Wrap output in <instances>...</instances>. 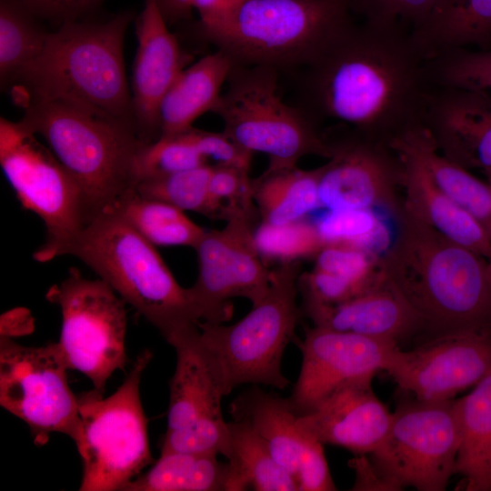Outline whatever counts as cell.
<instances>
[{
	"instance_id": "cell-44",
	"label": "cell",
	"mask_w": 491,
	"mask_h": 491,
	"mask_svg": "<svg viewBox=\"0 0 491 491\" xmlns=\"http://www.w3.org/2000/svg\"><path fill=\"white\" fill-rule=\"evenodd\" d=\"M35 330V318L25 307H15L3 313L0 316V337L10 338L25 336Z\"/></svg>"
},
{
	"instance_id": "cell-23",
	"label": "cell",
	"mask_w": 491,
	"mask_h": 491,
	"mask_svg": "<svg viewBox=\"0 0 491 491\" xmlns=\"http://www.w3.org/2000/svg\"><path fill=\"white\" fill-rule=\"evenodd\" d=\"M400 161L399 183L406 193L403 209L446 237L491 257V238L484 227L447 196L412 155L395 152Z\"/></svg>"
},
{
	"instance_id": "cell-34",
	"label": "cell",
	"mask_w": 491,
	"mask_h": 491,
	"mask_svg": "<svg viewBox=\"0 0 491 491\" xmlns=\"http://www.w3.org/2000/svg\"><path fill=\"white\" fill-rule=\"evenodd\" d=\"M316 225L325 246H347L378 256L392 245L387 225L372 209L328 210Z\"/></svg>"
},
{
	"instance_id": "cell-18",
	"label": "cell",
	"mask_w": 491,
	"mask_h": 491,
	"mask_svg": "<svg viewBox=\"0 0 491 491\" xmlns=\"http://www.w3.org/2000/svg\"><path fill=\"white\" fill-rule=\"evenodd\" d=\"M135 25L138 46L132 75L133 112L141 139L149 144L160 136L162 99L193 56L169 31L157 0H145Z\"/></svg>"
},
{
	"instance_id": "cell-12",
	"label": "cell",
	"mask_w": 491,
	"mask_h": 491,
	"mask_svg": "<svg viewBox=\"0 0 491 491\" xmlns=\"http://www.w3.org/2000/svg\"><path fill=\"white\" fill-rule=\"evenodd\" d=\"M45 298L61 311L57 344L68 369L84 374L103 395L109 377L126 363L125 301L103 279L85 278L75 267Z\"/></svg>"
},
{
	"instance_id": "cell-37",
	"label": "cell",
	"mask_w": 491,
	"mask_h": 491,
	"mask_svg": "<svg viewBox=\"0 0 491 491\" xmlns=\"http://www.w3.org/2000/svg\"><path fill=\"white\" fill-rule=\"evenodd\" d=\"M255 242L263 259L280 263L316 256L325 246L316 225L303 219L282 225L261 223L255 231Z\"/></svg>"
},
{
	"instance_id": "cell-42",
	"label": "cell",
	"mask_w": 491,
	"mask_h": 491,
	"mask_svg": "<svg viewBox=\"0 0 491 491\" xmlns=\"http://www.w3.org/2000/svg\"><path fill=\"white\" fill-rule=\"evenodd\" d=\"M186 132L206 162L207 159H212L215 162V165H227L249 171L254 153L235 143L224 131L217 133L191 127Z\"/></svg>"
},
{
	"instance_id": "cell-21",
	"label": "cell",
	"mask_w": 491,
	"mask_h": 491,
	"mask_svg": "<svg viewBox=\"0 0 491 491\" xmlns=\"http://www.w3.org/2000/svg\"><path fill=\"white\" fill-rule=\"evenodd\" d=\"M302 314L315 326L400 342L426 326L394 284L386 278L373 289L336 305L302 303Z\"/></svg>"
},
{
	"instance_id": "cell-41",
	"label": "cell",
	"mask_w": 491,
	"mask_h": 491,
	"mask_svg": "<svg viewBox=\"0 0 491 491\" xmlns=\"http://www.w3.org/2000/svg\"><path fill=\"white\" fill-rule=\"evenodd\" d=\"M441 0H352L353 14L363 21L396 26L411 32L421 25Z\"/></svg>"
},
{
	"instance_id": "cell-31",
	"label": "cell",
	"mask_w": 491,
	"mask_h": 491,
	"mask_svg": "<svg viewBox=\"0 0 491 491\" xmlns=\"http://www.w3.org/2000/svg\"><path fill=\"white\" fill-rule=\"evenodd\" d=\"M235 491H298L294 477L275 459L268 446L246 421L228 422Z\"/></svg>"
},
{
	"instance_id": "cell-38",
	"label": "cell",
	"mask_w": 491,
	"mask_h": 491,
	"mask_svg": "<svg viewBox=\"0 0 491 491\" xmlns=\"http://www.w3.org/2000/svg\"><path fill=\"white\" fill-rule=\"evenodd\" d=\"M248 172L227 165H213L208 185V216L230 220L254 215L255 202Z\"/></svg>"
},
{
	"instance_id": "cell-28",
	"label": "cell",
	"mask_w": 491,
	"mask_h": 491,
	"mask_svg": "<svg viewBox=\"0 0 491 491\" xmlns=\"http://www.w3.org/2000/svg\"><path fill=\"white\" fill-rule=\"evenodd\" d=\"M460 443L455 475L466 491H491V371L456 399Z\"/></svg>"
},
{
	"instance_id": "cell-5",
	"label": "cell",
	"mask_w": 491,
	"mask_h": 491,
	"mask_svg": "<svg viewBox=\"0 0 491 491\" xmlns=\"http://www.w3.org/2000/svg\"><path fill=\"white\" fill-rule=\"evenodd\" d=\"M352 0H246L233 12L195 26L234 65L296 73L354 21Z\"/></svg>"
},
{
	"instance_id": "cell-26",
	"label": "cell",
	"mask_w": 491,
	"mask_h": 491,
	"mask_svg": "<svg viewBox=\"0 0 491 491\" xmlns=\"http://www.w3.org/2000/svg\"><path fill=\"white\" fill-rule=\"evenodd\" d=\"M233 65L227 55L215 50L185 67L161 101L160 136L185 132L199 116L212 112Z\"/></svg>"
},
{
	"instance_id": "cell-8",
	"label": "cell",
	"mask_w": 491,
	"mask_h": 491,
	"mask_svg": "<svg viewBox=\"0 0 491 491\" xmlns=\"http://www.w3.org/2000/svg\"><path fill=\"white\" fill-rule=\"evenodd\" d=\"M153 354L145 349L123 384L109 396L95 389L78 398L80 426L74 440L83 465L80 491L121 490L151 464L142 375Z\"/></svg>"
},
{
	"instance_id": "cell-13",
	"label": "cell",
	"mask_w": 491,
	"mask_h": 491,
	"mask_svg": "<svg viewBox=\"0 0 491 491\" xmlns=\"http://www.w3.org/2000/svg\"><path fill=\"white\" fill-rule=\"evenodd\" d=\"M67 370L57 342L26 346L0 337V405L29 426L36 446L45 445L52 433L73 440L78 435V398Z\"/></svg>"
},
{
	"instance_id": "cell-4",
	"label": "cell",
	"mask_w": 491,
	"mask_h": 491,
	"mask_svg": "<svg viewBox=\"0 0 491 491\" xmlns=\"http://www.w3.org/2000/svg\"><path fill=\"white\" fill-rule=\"evenodd\" d=\"M65 255L88 266L171 346L199 329L187 288L176 282L155 246L115 209L94 215Z\"/></svg>"
},
{
	"instance_id": "cell-33",
	"label": "cell",
	"mask_w": 491,
	"mask_h": 491,
	"mask_svg": "<svg viewBox=\"0 0 491 491\" xmlns=\"http://www.w3.org/2000/svg\"><path fill=\"white\" fill-rule=\"evenodd\" d=\"M21 0H0V83L9 88L42 52L47 34Z\"/></svg>"
},
{
	"instance_id": "cell-25",
	"label": "cell",
	"mask_w": 491,
	"mask_h": 491,
	"mask_svg": "<svg viewBox=\"0 0 491 491\" xmlns=\"http://www.w3.org/2000/svg\"><path fill=\"white\" fill-rule=\"evenodd\" d=\"M388 146L394 152L406 153L415 157L435 184L471 215L491 238V186L442 155L423 124L397 135Z\"/></svg>"
},
{
	"instance_id": "cell-3",
	"label": "cell",
	"mask_w": 491,
	"mask_h": 491,
	"mask_svg": "<svg viewBox=\"0 0 491 491\" xmlns=\"http://www.w3.org/2000/svg\"><path fill=\"white\" fill-rule=\"evenodd\" d=\"M399 216L383 268L426 329L436 335L491 324L487 259L403 208Z\"/></svg>"
},
{
	"instance_id": "cell-46",
	"label": "cell",
	"mask_w": 491,
	"mask_h": 491,
	"mask_svg": "<svg viewBox=\"0 0 491 491\" xmlns=\"http://www.w3.org/2000/svg\"><path fill=\"white\" fill-rule=\"evenodd\" d=\"M193 0H157L159 9L167 25L189 20L192 16Z\"/></svg>"
},
{
	"instance_id": "cell-19",
	"label": "cell",
	"mask_w": 491,
	"mask_h": 491,
	"mask_svg": "<svg viewBox=\"0 0 491 491\" xmlns=\"http://www.w3.org/2000/svg\"><path fill=\"white\" fill-rule=\"evenodd\" d=\"M372 380L366 377L336 388L298 415V426L323 445L369 455L386 436L393 416L376 396Z\"/></svg>"
},
{
	"instance_id": "cell-30",
	"label": "cell",
	"mask_w": 491,
	"mask_h": 491,
	"mask_svg": "<svg viewBox=\"0 0 491 491\" xmlns=\"http://www.w3.org/2000/svg\"><path fill=\"white\" fill-rule=\"evenodd\" d=\"M251 185L262 224H290L321 207L316 168L267 167L261 175L251 179Z\"/></svg>"
},
{
	"instance_id": "cell-15",
	"label": "cell",
	"mask_w": 491,
	"mask_h": 491,
	"mask_svg": "<svg viewBox=\"0 0 491 491\" xmlns=\"http://www.w3.org/2000/svg\"><path fill=\"white\" fill-rule=\"evenodd\" d=\"M385 371L416 399H454L491 371V324L433 335L410 350L397 346Z\"/></svg>"
},
{
	"instance_id": "cell-2",
	"label": "cell",
	"mask_w": 491,
	"mask_h": 491,
	"mask_svg": "<svg viewBox=\"0 0 491 491\" xmlns=\"http://www.w3.org/2000/svg\"><path fill=\"white\" fill-rule=\"evenodd\" d=\"M21 121L42 136L79 185L90 219L110 209L138 182L137 159L145 143L134 123L82 104L11 87Z\"/></svg>"
},
{
	"instance_id": "cell-14",
	"label": "cell",
	"mask_w": 491,
	"mask_h": 491,
	"mask_svg": "<svg viewBox=\"0 0 491 491\" xmlns=\"http://www.w3.org/2000/svg\"><path fill=\"white\" fill-rule=\"evenodd\" d=\"M253 219L238 216L221 230H205L195 247L198 276L187 292L200 321L222 324L232 316L230 299L245 297L255 306L267 294L271 270L256 247Z\"/></svg>"
},
{
	"instance_id": "cell-11",
	"label": "cell",
	"mask_w": 491,
	"mask_h": 491,
	"mask_svg": "<svg viewBox=\"0 0 491 491\" xmlns=\"http://www.w3.org/2000/svg\"><path fill=\"white\" fill-rule=\"evenodd\" d=\"M460 443L456 399L399 404L388 431L370 453L386 490L413 487L444 491L453 475Z\"/></svg>"
},
{
	"instance_id": "cell-39",
	"label": "cell",
	"mask_w": 491,
	"mask_h": 491,
	"mask_svg": "<svg viewBox=\"0 0 491 491\" xmlns=\"http://www.w3.org/2000/svg\"><path fill=\"white\" fill-rule=\"evenodd\" d=\"M208 165L199 154L187 132L159 136L145 144L137 159L138 181L145 177L164 175ZM138 183V182H137Z\"/></svg>"
},
{
	"instance_id": "cell-47",
	"label": "cell",
	"mask_w": 491,
	"mask_h": 491,
	"mask_svg": "<svg viewBox=\"0 0 491 491\" xmlns=\"http://www.w3.org/2000/svg\"><path fill=\"white\" fill-rule=\"evenodd\" d=\"M487 276H488L490 299H491V257L487 259ZM490 323H491V311H490Z\"/></svg>"
},
{
	"instance_id": "cell-17",
	"label": "cell",
	"mask_w": 491,
	"mask_h": 491,
	"mask_svg": "<svg viewBox=\"0 0 491 491\" xmlns=\"http://www.w3.org/2000/svg\"><path fill=\"white\" fill-rule=\"evenodd\" d=\"M302 352L298 379L289 400L298 415L347 383L384 370L398 346L386 340L315 326L297 341Z\"/></svg>"
},
{
	"instance_id": "cell-40",
	"label": "cell",
	"mask_w": 491,
	"mask_h": 491,
	"mask_svg": "<svg viewBox=\"0 0 491 491\" xmlns=\"http://www.w3.org/2000/svg\"><path fill=\"white\" fill-rule=\"evenodd\" d=\"M172 452L223 455L228 459L231 454L228 422L225 419L203 421L166 430L161 443V454Z\"/></svg>"
},
{
	"instance_id": "cell-1",
	"label": "cell",
	"mask_w": 491,
	"mask_h": 491,
	"mask_svg": "<svg viewBox=\"0 0 491 491\" xmlns=\"http://www.w3.org/2000/svg\"><path fill=\"white\" fill-rule=\"evenodd\" d=\"M409 33L354 20L297 71L296 106L387 145L422 124L431 85Z\"/></svg>"
},
{
	"instance_id": "cell-45",
	"label": "cell",
	"mask_w": 491,
	"mask_h": 491,
	"mask_svg": "<svg viewBox=\"0 0 491 491\" xmlns=\"http://www.w3.org/2000/svg\"><path fill=\"white\" fill-rule=\"evenodd\" d=\"M246 0H193V8L199 14V24L213 23L233 12Z\"/></svg>"
},
{
	"instance_id": "cell-24",
	"label": "cell",
	"mask_w": 491,
	"mask_h": 491,
	"mask_svg": "<svg viewBox=\"0 0 491 491\" xmlns=\"http://www.w3.org/2000/svg\"><path fill=\"white\" fill-rule=\"evenodd\" d=\"M229 412L234 420L251 425L296 481L306 456L322 444L298 426V413L289 398L268 394L257 385L240 394L230 405Z\"/></svg>"
},
{
	"instance_id": "cell-20",
	"label": "cell",
	"mask_w": 491,
	"mask_h": 491,
	"mask_svg": "<svg viewBox=\"0 0 491 491\" xmlns=\"http://www.w3.org/2000/svg\"><path fill=\"white\" fill-rule=\"evenodd\" d=\"M422 124L446 157L491 173V95L431 86Z\"/></svg>"
},
{
	"instance_id": "cell-16",
	"label": "cell",
	"mask_w": 491,
	"mask_h": 491,
	"mask_svg": "<svg viewBox=\"0 0 491 491\" xmlns=\"http://www.w3.org/2000/svg\"><path fill=\"white\" fill-rule=\"evenodd\" d=\"M343 126V135L323 133L331 155L316 168L320 206L345 210L386 205L396 210L395 185L401 167L397 155L393 150L390 154L387 145Z\"/></svg>"
},
{
	"instance_id": "cell-32",
	"label": "cell",
	"mask_w": 491,
	"mask_h": 491,
	"mask_svg": "<svg viewBox=\"0 0 491 491\" xmlns=\"http://www.w3.org/2000/svg\"><path fill=\"white\" fill-rule=\"evenodd\" d=\"M112 208L154 246L195 248L205 232L183 210L162 201L145 198L135 190L122 197Z\"/></svg>"
},
{
	"instance_id": "cell-48",
	"label": "cell",
	"mask_w": 491,
	"mask_h": 491,
	"mask_svg": "<svg viewBox=\"0 0 491 491\" xmlns=\"http://www.w3.org/2000/svg\"><path fill=\"white\" fill-rule=\"evenodd\" d=\"M486 178H487V183L491 186V173L486 174Z\"/></svg>"
},
{
	"instance_id": "cell-29",
	"label": "cell",
	"mask_w": 491,
	"mask_h": 491,
	"mask_svg": "<svg viewBox=\"0 0 491 491\" xmlns=\"http://www.w3.org/2000/svg\"><path fill=\"white\" fill-rule=\"evenodd\" d=\"M235 491L233 469L217 455L188 452L161 454L145 474L122 491Z\"/></svg>"
},
{
	"instance_id": "cell-7",
	"label": "cell",
	"mask_w": 491,
	"mask_h": 491,
	"mask_svg": "<svg viewBox=\"0 0 491 491\" xmlns=\"http://www.w3.org/2000/svg\"><path fill=\"white\" fill-rule=\"evenodd\" d=\"M280 75L269 66L234 65L212 113L220 116L223 131L235 143L267 155L268 168L296 166L309 155L329 158L319 123L279 95Z\"/></svg>"
},
{
	"instance_id": "cell-6",
	"label": "cell",
	"mask_w": 491,
	"mask_h": 491,
	"mask_svg": "<svg viewBox=\"0 0 491 491\" xmlns=\"http://www.w3.org/2000/svg\"><path fill=\"white\" fill-rule=\"evenodd\" d=\"M132 19L125 12L103 22L62 24L47 34L40 55L12 86L76 102L135 125L123 53Z\"/></svg>"
},
{
	"instance_id": "cell-27",
	"label": "cell",
	"mask_w": 491,
	"mask_h": 491,
	"mask_svg": "<svg viewBox=\"0 0 491 491\" xmlns=\"http://www.w3.org/2000/svg\"><path fill=\"white\" fill-rule=\"evenodd\" d=\"M409 35L426 60L456 48H491V0H441Z\"/></svg>"
},
{
	"instance_id": "cell-35",
	"label": "cell",
	"mask_w": 491,
	"mask_h": 491,
	"mask_svg": "<svg viewBox=\"0 0 491 491\" xmlns=\"http://www.w3.org/2000/svg\"><path fill=\"white\" fill-rule=\"evenodd\" d=\"M431 86L455 87L491 95V48H456L426 61Z\"/></svg>"
},
{
	"instance_id": "cell-36",
	"label": "cell",
	"mask_w": 491,
	"mask_h": 491,
	"mask_svg": "<svg viewBox=\"0 0 491 491\" xmlns=\"http://www.w3.org/2000/svg\"><path fill=\"white\" fill-rule=\"evenodd\" d=\"M213 165H205L173 174L142 178L136 193L172 205L183 211L208 216V185Z\"/></svg>"
},
{
	"instance_id": "cell-9",
	"label": "cell",
	"mask_w": 491,
	"mask_h": 491,
	"mask_svg": "<svg viewBox=\"0 0 491 491\" xmlns=\"http://www.w3.org/2000/svg\"><path fill=\"white\" fill-rule=\"evenodd\" d=\"M300 262L280 263L271 270L266 296L240 321L231 326L200 321L205 345L224 369L230 390L242 384L265 385L285 389L289 380L281 362L302 315L296 303Z\"/></svg>"
},
{
	"instance_id": "cell-10",
	"label": "cell",
	"mask_w": 491,
	"mask_h": 491,
	"mask_svg": "<svg viewBox=\"0 0 491 491\" xmlns=\"http://www.w3.org/2000/svg\"><path fill=\"white\" fill-rule=\"evenodd\" d=\"M36 135L21 120L0 119V165L22 205L45 226L33 255L45 263L65 255L90 214L79 185Z\"/></svg>"
},
{
	"instance_id": "cell-22",
	"label": "cell",
	"mask_w": 491,
	"mask_h": 491,
	"mask_svg": "<svg viewBox=\"0 0 491 491\" xmlns=\"http://www.w3.org/2000/svg\"><path fill=\"white\" fill-rule=\"evenodd\" d=\"M176 366L170 380L167 430L223 419L221 400L231 393L219 361L196 330L172 345Z\"/></svg>"
},
{
	"instance_id": "cell-43",
	"label": "cell",
	"mask_w": 491,
	"mask_h": 491,
	"mask_svg": "<svg viewBox=\"0 0 491 491\" xmlns=\"http://www.w3.org/2000/svg\"><path fill=\"white\" fill-rule=\"evenodd\" d=\"M34 15L64 24L76 21L103 0H21Z\"/></svg>"
}]
</instances>
